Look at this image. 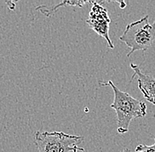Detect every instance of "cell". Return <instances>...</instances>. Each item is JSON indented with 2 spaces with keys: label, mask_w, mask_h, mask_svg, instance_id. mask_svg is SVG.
<instances>
[{
  "label": "cell",
  "mask_w": 155,
  "mask_h": 152,
  "mask_svg": "<svg viewBox=\"0 0 155 152\" xmlns=\"http://www.w3.org/2000/svg\"><path fill=\"white\" fill-rule=\"evenodd\" d=\"M102 86H110L114 92V102L110 107L115 109L117 119V131L120 134H125L129 131L131 121L135 118H142L146 115V105L137 100L129 93L122 92L110 80L107 82L100 81Z\"/></svg>",
  "instance_id": "cell-1"
},
{
  "label": "cell",
  "mask_w": 155,
  "mask_h": 152,
  "mask_svg": "<svg viewBox=\"0 0 155 152\" xmlns=\"http://www.w3.org/2000/svg\"><path fill=\"white\" fill-rule=\"evenodd\" d=\"M154 40L155 20L153 24H150L148 15L129 24L120 37V40L124 42L130 49L127 57H130L135 51H145L153 45Z\"/></svg>",
  "instance_id": "cell-2"
},
{
  "label": "cell",
  "mask_w": 155,
  "mask_h": 152,
  "mask_svg": "<svg viewBox=\"0 0 155 152\" xmlns=\"http://www.w3.org/2000/svg\"><path fill=\"white\" fill-rule=\"evenodd\" d=\"M84 137L71 135L63 132H41L35 135V144L38 152H73L74 150L85 152L83 148H78Z\"/></svg>",
  "instance_id": "cell-3"
},
{
  "label": "cell",
  "mask_w": 155,
  "mask_h": 152,
  "mask_svg": "<svg viewBox=\"0 0 155 152\" xmlns=\"http://www.w3.org/2000/svg\"><path fill=\"white\" fill-rule=\"evenodd\" d=\"M92 5V9L87 19V25L100 36L105 38L109 48H114V44L109 37V25L111 20L107 11L101 5V2L93 1Z\"/></svg>",
  "instance_id": "cell-4"
},
{
  "label": "cell",
  "mask_w": 155,
  "mask_h": 152,
  "mask_svg": "<svg viewBox=\"0 0 155 152\" xmlns=\"http://www.w3.org/2000/svg\"><path fill=\"white\" fill-rule=\"evenodd\" d=\"M130 68L134 71L131 80L137 76L138 82V88L143 95L150 103L155 105V77L151 75L144 73L140 68L134 63H130Z\"/></svg>",
  "instance_id": "cell-5"
},
{
  "label": "cell",
  "mask_w": 155,
  "mask_h": 152,
  "mask_svg": "<svg viewBox=\"0 0 155 152\" xmlns=\"http://www.w3.org/2000/svg\"><path fill=\"white\" fill-rule=\"evenodd\" d=\"M89 3H93V1H83V0H76V1H63L60 2L57 5L48 6V5H40L38 7H36L37 11H40L43 15H45L46 17H51L60 7L64 6V5H71V6H78V7H83L85 5L89 4Z\"/></svg>",
  "instance_id": "cell-6"
},
{
  "label": "cell",
  "mask_w": 155,
  "mask_h": 152,
  "mask_svg": "<svg viewBox=\"0 0 155 152\" xmlns=\"http://www.w3.org/2000/svg\"><path fill=\"white\" fill-rule=\"evenodd\" d=\"M135 152H155V143L150 146L145 144H139L137 146Z\"/></svg>",
  "instance_id": "cell-7"
},
{
  "label": "cell",
  "mask_w": 155,
  "mask_h": 152,
  "mask_svg": "<svg viewBox=\"0 0 155 152\" xmlns=\"http://www.w3.org/2000/svg\"><path fill=\"white\" fill-rule=\"evenodd\" d=\"M122 152H131V151H130V150H129V149H127V148H126V149H124V150Z\"/></svg>",
  "instance_id": "cell-8"
},
{
  "label": "cell",
  "mask_w": 155,
  "mask_h": 152,
  "mask_svg": "<svg viewBox=\"0 0 155 152\" xmlns=\"http://www.w3.org/2000/svg\"><path fill=\"white\" fill-rule=\"evenodd\" d=\"M78 151V150H74V151H73V152H77Z\"/></svg>",
  "instance_id": "cell-9"
}]
</instances>
